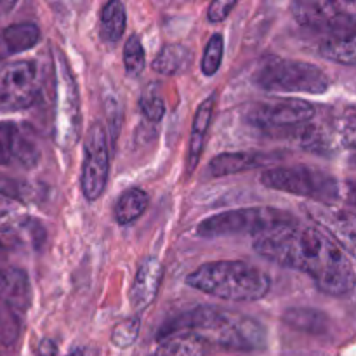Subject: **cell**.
I'll list each match as a JSON object with an SVG mask.
<instances>
[{
  "instance_id": "1",
  "label": "cell",
  "mask_w": 356,
  "mask_h": 356,
  "mask_svg": "<svg viewBox=\"0 0 356 356\" xmlns=\"http://www.w3.org/2000/svg\"><path fill=\"white\" fill-rule=\"evenodd\" d=\"M254 250L278 266L308 275L329 296L343 298L355 289L353 261L320 228L280 226L256 236Z\"/></svg>"
},
{
  "instance_id": "2",
  "label": "cell",
  "mask_w": 356,
  "mask_h": 356,
  "mask_svg": "<svg viewBox=\"0 0 356 356\" xmlns=\"http://www.w3.org/2000/svg\"><path fill=\"white\" fill-rule=\"evenodd\" d=\"M184 332L229 351H259L268 346V330L261 320L214 306H197L172 316L160 327L159 341Z\"/></svg>"
},
{
  "instance_id": "3",
  "label": "cell",
  "mask_w": 356,
  "mask_h": 356,
  "mask_svg": "<svg viewBox=\"0 0 356 356\" xmlns=\"http://www.w3.org/2000/svg\"><path fill=\"white\" fill-rule=\"evenodd\" d=\"M191 289L229 302H254L271 289L266 271L245 261H212L186 277Z\"/></svg>"
},
{
  "instance_id": "4",
  "label": "cell",
  "mask_w": 356,
  "mask_h": 356,
  "mask_svg": "<svg viewBox=\"0 0 356 356\" xmlns=\"http://www.w3.org/2000/svg\"><path fill=\"white\" fill-rule=\"evenodd\" d=\"M254 83L270 92L323 94L330 89L329 76L320 66L278 56L261 63L254 73Z\"/></svg>"
},
{
  "instance_id": "5",
  "label": "cell",
  "mask_w": 356,
  "mask_h": 356,
  "mask_svg": "<svg viewBox=\"0 0 356 356\" xmlns=\"http://www.w3.org/2000/svg\"><path fill=\"white\" fill-rule=\"evenodd\" d=\"M294 216L275 207H247L218 212L198 222L197 235L202 238H221L233 235H264L280 226L296 225Z\"/></svg>"
},
{
  "instance_id": "6",
  "label": "cell",
  "mask_w": 356,
  "mask_h": 356,
  "mask_svg": "<svg viewBox=\"0 0 356 356\" xmlns=\"http://www.w3.org/2000/svg\"><path fill=\"white\" fill-rule=\"evenodd\" d=\"M261 184L316 204H330L344 197V188L337 177L308 165L271 167L261 174Z\"/></svg>"
},
{
  "instance_id": "7",
  "label": "cell",
  "mask_w": 356,
  "mask_h": 356,
  "mask_svg": "<svg viewBox=\"0 0 356 356\" xmlns=\"http://www.w3.org/2000/svg\"><path fill=\"white\" fill-rule=\"evenodd\" d=\"M56 79V111H54V139L59 148L70 149L76 145L82 125L80 113V94L76 80L70 70L65 56L56 49L54 56Z\"/></svg>"
},
{
  "instance_id": "8",
  "label": "cell",
  "mask_w": 356,
  "mask_h": 356,
  "mask_svg": "<svg viewBox=\"0 0 356 356\" xmlns=\"http://www.w3.org/2000/svg\"><path fill=\"white\" fill-rule=\"evenodd\" d=\"M315 106L305 99H275L256 103L247 108L245 120L252 127L275 136L278 132L308 124L315 117Z\"/></svg>"
},
{
  "instance_id": "9",
  "label": "cell",
  "mask_w": 356,
  "mask_h": 356,
  "mask_svg": "<svg viewBox=\"0 0 356 356\" xmlns=\"http://www.w3.org/2000/svg\"><path fill=\"white\" fill-rule=\"evenodd\" d=\"M38 89V66L31 59H19L9 63L0 70V111L28 110L37 101Z\"/></svg>"
},
{
  "instance_id": "10",
  "label": "cell",
  "mask_w": 356,
  "mask_h": 356,
  "mask_svg": "<svg viewBox=\"0 0 356 356\" xmlns=\"http://www.w3.org/2000/svg\"><path fill=\"white\" fill-rule=\"evenodd\" d=\"M110 174V149L108 134L101 124L90 125L83 141L80 188L86 200L96 202L104 193Z\"/></svg>"
},
{
  "instance_id": "11",
  "label": "cell",
  "mask_w": 356,
  "mask_h": 356,
  "mask_svg": "<svg viewBox=\"0 0 356 356\" xmlns=\"http://www.w3.org/2000/svg\"><path fill=\"white\" fill-rule=\"evenodd\" d=\"M294 19L309 30L339 33L355 30L356 6L353 2H323V0H298L291 3Z\"/></svg>"
},
{
  "instance_id": "12",
  "label": "cell",
  "mask_w": 356,
  "mask_h": 356,
  "mask_svg": "<svg viewBox=\"0 0 356 356\" xmlns=\"http://www.w3.org/2000/svg\"><path fill=\"white\" fill-rule=\"evenodd\" d=\"M40 162V148L26 129L0 122V165L33 169Z\"/></svg>"
},
{
  "instance_id": "13",
  "label": "cell",
  "mask_w": 356,
  "mask_h": 356,
  "mask_svg": "<svg viewBox=\"0 0 356 356\" xmlns=\"http://www.w3.org/2000/svg\"><path fill=\"white\" fill-rule=\"evenodd\" d=\"M305 209L309 218L316 225L322 226V232L325 235L339 243L348 256H353L356 240V219L353 212L329 204H316V202L308 204Z\"/></svg>"
},
{
  "instance_id": "14",
  "label": "cell",
  "mask_w": 356,
  "mask_h": 356,
  "mask_svg": "<svg viewBox=\"0 0 356 356\" xmlns=\"http://www.w3.org/2000/svg\"><path fill=\"white\" fill-rule=\"evenodd\" d=\"M163 266L159 257H146L139 264L138 271L132 280L131 292H129V301L136 313H143L153 305L162 285Z\"/></svg>"
},
{
  "instance_id": "15",
  "label": "cell",
  "mask_w": 356,
  "mask_h": 356,
  "mask_svg": "<svg viewBox=\"0 0 356 356\" xmlns=\"http://www.w3.org/2000/svg\"><path fill=\"white\" fill-rule=\"evenodd\" d=\"M216 103H218V94L212 92L207 99L202 101L198 104L197 111H195L193 124H191L190 141H188V153H186V172L188 176L195 172L198 167V162L204 153L205 143H207L209 131H211L212 118H214Z\"/></svg>"
},
{
  "instance_id": "16",
  "label": "cell",
  "mask_w": 356,
  "mask_h": 356,
  "mask_svg": "<svg viewBox=\"0 0 356 356\" xmlns=\"http://www.w3.org/2000/svg\"><path fill=\"white\" fill-rule=\"evenodd\" d=\"M275 159L280 156L268 155L263 152H226L214 156L209 162L207 176L209 177H226L233 174L247 172V170L259 169V167L270 165Z\"/></svg>"
},
{
  "instance_id": "17",
  "label": "cell",
  "mask_w": 356,
  "mask_h": 356,
  "mask_svg": "<svg viewBox=\"0 0 356 356\" xmlns=\"http://www.w3.org/2000/svg\"><path fill=\"white\" fill-rule=\"evenodd\" d=\"M0 305L14 313H24L31 305V285L26 271L14 266L0 268Z\"/></svg>"
},
{
  "instance_id": "18",
  "label": "cell",
  "mask_w": 356,
  "mask_h": 356,
  "mask_svg": "<svg viewBox=\"0 0 356 356\" xmlns=\"http://www.w3.org/2000/svg\"><path fill=\"white\" fill-rule=\"evenodd\" d=\"M40 28L30 21H23V23L9 24L0 33V45L7 56H13L33 49L40 42Z\"/></svg>"
},
{
  "instance_id": "19",
  "label": "cell",
  "mask_w": 356,
  "mask_h": 356,
  "mask_svg": "<svg viewBox=\"0 0 356 356\" xmlns=\"http://www.w3.org/2000/svg\"><path fill=\"white\" fill-rule=\"evenodd\" d=\"M285 325L291 329L299 330L305 334H313V336H322V334L329 332L330 318L323 312L315 308H305V306H296V308H289L282 315Z\"/></svg>"
},
{
  "instance_id": "20",
  "label": "cell",
  "mask_w": 356,
  "mask_h": 356,
  "mask_svg": "<svg viewBox=\"0 0 356 356\" xmlns=\"http://www.w3.org/2000/svg\"><path fill=\"white\" fill-rule=\"evenodd\" d=\"M193 63V52L183 44H165L156 58L153 59L152 68L156 73L165 76L181 75V73L188 72Z\"/></svg>"
},
{
  "instance_id": "21",
  "label": "cell",
  "mask_w": 356,
  "mask_h": 356,
  "mask_svg": "<svg viewBox=\"0 0 356 356\" xmlns=\"http://www.w3.org/2000/svg\"><path fill=\"white\" fill-rule=\"evenodd\" d=\"M125 26H127V10L120 0H111L104 3L101 10L99 21V37L103 44L108 47H115L124 37Z\"/></svg>"
},
{
  "instance_id": "22",
  "label": "cell",
  "mask_w": 356,
  "mask_h": 356,
  "mask_svg": "<svg viewBox=\"0 0 356 356\" xmlns=\"http://www.w3.org/2000/svg\"><path fill=\"white\" fill-rule=\"evenodd\" d=\"M209 353V343L197 334H174L160 339L153 356H205Z\"/></svg>"
},
{
  "instance_id": "23",
  "label": "cell",
  "mask_w": 356,
  "mask_h": 356,
  "mask_svg": "<svg viewBox=\"0 0 356 356\" xmlns=\"http://www.w3.org/2000/svg\"><path fill=\"white\" fill-rule=\"evenodd\" d=\"M320 54L339 65L355 66L356 63V35L355 30L332 33L320 44Z\"/></svg>"
},
{
  "instance_id": "24",
  "label": "cell",
  "mask_w": 356,
  "mask_h": 356,
  "mask_svg": "<svg viewBox=\"0 0 356 356\" xmlns=\"http://www.w3.org/2000/svg\"><path fill=\"white\" fill-rule=\"evenodd\" d=\"M149 204V197L145 190L141 188H129L127 191L118 197L117 204H115V221L120 226L132 225L138 221L143 214L146 212Z\"/></svg>"
},
{
  "instance_id": "25",
  "label": "cell",
  "mask_w": 356,
  "mask_h": 356,
  "mask_svg": "<svg viewBox=\"0 0 356 356\" xmlns=\"http://www.w3.org/2000/svg\"><path fill=\"white\" fill-rule=\"evenodd\" d=\"M30 221L28 211L21 202L0 197V233L2 235H16V233L26 232Z\"/></svg>"
},
{
  "instance_id": "26",
  "label": "cell",
  "mask_w": 356,
  "mask_h": 356,
  "mask_svg": "<svg viewBox=\"0 0 356 356\" xmlns=\"http://www.w3.org/2000/svg\"><path fill=\"white\" fill-rule=\"evenodd\" d=\"M139 110L146 120L156 122L165 117V97H163L162 87L159 82H152L143 89L139 96Z\"/></svg>"
},
{
  "instance_id": "27",
  "label": "cell",
  "mask_w": 356,
  "mask_h": 356,
  "mask_svg": "<svg viewBox=\"0 0 356 356\" xmlns=\"http://www.w3.org/2000/svg\"><path fill=\"white\" fill-rule=\"evenodd\" d=\"M124 66L125 73L129 76H139L145 72L146 66V52L143 47V42L138 35L129 37L124 45Z\"/></svg>"
},
{
  "instance_id": "28",
  "label": "cell",
  "mask_w": 356,
  "mask_h": 356,
  "mask_svg": "<svg viewBox=\"0 0 356 356\" xmlns=\"http://www.w3.org/2000/svg\"><path fill=\"white\" fill-rule=\"evenodd\" d=\"M225 56V38L221 33H214L205 45L204 58H202V73L205 76H214L219 72Z\"/></svg>"
},
{
  "instance_id": "29",
  "label": "cell",
  "mask_w": 356,
  "mask_h": 356,
  "mask_svg": "<svg viewBox=\"0 0 356 356\" xmlns=\"http://www.w3.org/2000/svg\"><path fill=\"white\" fill-rule=\"evenodd\" d=\"M139 330H141V320L139 316H131L125 318L124 322L117 323L115 329L111 330V344L120 350H127L138 341Z\"/></svg>"
},
{
  "instance_id": "30",
  "label": "cell",
  "mask_w": 356,
  "mask_h": 356,
  "mask_svg": "<svg viewBox=\"0 0 356 356\" xmlns=\"http://www.w3.org/2000/svg\"><path fill=\"white\" fill-rule=\"evenodd\" d=\"M30 193L31 188L26 181L0 172V197L13 198V200H17L23 204V200L30 197Z\"/></svg>"
},
{
  "instance_id": "31",
  "label": "cell",
  "mask_w": 356,
  "mask_h": 356,
  "mask_svg": "<svg viewBox=\"0 0 356 356\" xmlns=\"http://www.w3.org/2000/svg\"><path fill=\"white\" fill-rule=\"evenodd\" d=\"M236 7V2H225V0H216L209 6L207 9V19L211 23H221L229 16L233 9Z\"/></svg>"
},
{
  "instance_id": "32",
  "label": "cell",
  "mask_w": 356,
  "mask_h": 356,
  "mask_svg": "<svg viewBox=\"0 0 356 356\" xmlns=\"http://www.w3.org/2000/svg\"><path fill=\"white\" fill-rule=\"evenodd\" d=\"M58 355H59L58 344H56V341L49 339V337L42 339L40 344L37 346V356H58Z\"/></svg>"
},
{
  "instance_id": "33",
  "label": "cell",
  "mask_w": 356,
  "mask_h": 356,
  "mask_svg": "<svg viewBox=\"0 0 356 356\" xmlns=\"http://www.w3.org/2000/svg\"><path fill=\"white\" fill-rule=\"evenodd\" d=\"M6 58H7V54L3 52L2 45H0V70H2V63H3V59H6Z\"/></svg>"
},
{
  "instance_id": "34",
  "label": "cell",
  "mask_w": 356,
  "mask_h": 356,
  "mask_svg": "<svg viewBox=\"0 0 356 356\" xmlns=\"http://www.w3.org/2000/svg\"><path fill=\"white\" fill-rule=\"evenodd\" d=\"M66 356H83V351L82 350H73L72 353L66 355Z\"/></svg>"
},
{
  "instance_id": "35",
  "label": "cell",
  "mask_w": 356,
  "mask_h": 356,
  "mask_svg": "<svg viewBox=\"0 0 356 356\" xmlns=\"http://www.w3.org/2000/svg\"><path fill=\"white\" fill-rule=\"evenodd\" d=\"M3 252H6V249H3V247H0V256H2Z\"/></svg>"
}]
</instances>
